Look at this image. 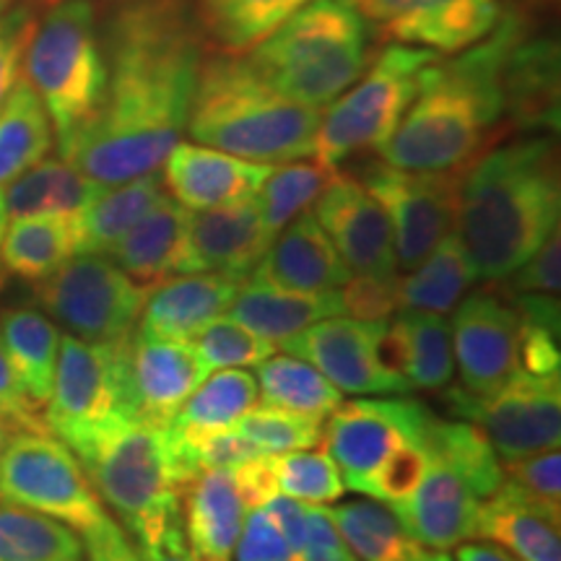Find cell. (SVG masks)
Masks as SVG:
<instances>
[{"label":"cell","instance_id":"6da1fadb","mask_svg":"<svg viewBox=\"0 0 561 561\" xmlns=\"http://www.w3.org/2000/svg\"><path fill=\"white\" fill-rule=\"evenodd\" d=\"M107 89L62 159L100 185L157 172L180 144L203 66L191 0H121L102 39Z\"/></svg>","mask_w":561,"mask_h":561},{"label":"cell","instance_id":"7a4b0ae2","mask_svg":"<svg viewBox=\"0 0 561 561\" xmlns=\"http://www.w3.org/2000/svg\"><path fill=\"white\" fill-rule=\"evenodd\" d=\"M528 30V16L504 9L496 30L455 58L430 60L419 89L380 157L411 172H450L486 149L504 123V62Z\"/></svg>","mask_w":561,"mask_h":561},{"label":"cell","instance_id":"3957f363","mask_svg":"<svg viewBox=\"0 0 561 561\" xmlns=\"http://www.w3.org/2000/svg\"><path fill=\"white\" fill-rule=\"evenodd\" d=\"M557 144L528 136L481 151L460 170L455 234L476 278L500 280L520 268L559 229Z\"/></svg>","mask_w":561,"mask_h":561},{"label":"cell","instance_id":"277c9868","mask_svg":"<svg viewBox=\"0 0 561 561\" xmlns=\"http://www.w3.org/2000/svg\"><path fill=\"white\" fill-rule=\"evenodd\" d=\"M320 117L273 89L248 58L219 53L203 60L185 130L231 157L280 164L312 157Z\"/></svg>","mask_w":561,"mask_h":561},{"label":"cell","instance_id":"5b68a950","mask_svg":"<svg viewBox=\"0 0 561 561\" xmlns=\"http://www.w3.org/2000/svg\"><path fill=\"white\" fill-rule=\"evenodd\" d=\"M248 60L284 96L325 110L367 70V26L348 0H312L257 42Z\"/></svg>","mask_w":561,"mask_h":561},{"label":"cell","instance_id":"8992f818","mask_svg":"<svg viewBox=\"0 0 561 561\" xmlns=\"http://www.w3.org/2000/svg\"><path fill=\"white\" fill-rule=\"evenodd\" d=\"M102 504L115 510L130 541L140 546L174 510L182 479L164 426L125 419L94 434L73 453Z\"/></svg>","mask_w":561,"mask_h":561},{"label":"cell","instance_id":"52a82bcc","mask_svg":"<svg viewBox=\"0 0 561 561\" xmlns=\"http://www.w3.org/2000/svg\"><path fill=\"white\" fill-rule=\"evenodd\" d=\"M26 76L45 104L60 157L73 144L107 89V60L91 0H60L34 26L24 55Z\"/></svg>","mask_w":561,"mask_h":561},{"label":"cell","instance_id":"ba28073f","mask_svg":"<svg viewBox=\"0 0 561 561\" xmlns=\"http://www.w3.org/2000/svg\"><path fill=\"white\" fill-rule=\"evenodd\" d=\"M437 53L396 45L377 55L354 87L322 112L312 157L335 167L362 151H380L388 144L419 89V76Z\"/></svg>","mask_w":561,"mask_h":561},{"label":"cell","instance_id":"9c48e42d","mask_svg":"<svg viewBox=\"0 0 561 561\" xmlns=\"http://www.w3.org/2000/svg\"><path fill=\"white\" fill-rule=\"evenodd\" d=\"M125 419H138L130 390V339L91 343L60 335L53 392L45 405L47 432L76 453L94 434Z\"/></svg>","mask_w":561,"mask_h":561},{"label":"cell","instance_id":"30bf717a","mask_svg":"<svg viewBox=\"0 0 561 561\" xmlns=\"http://www.w3.org/2000/svg\"><path fill=\"white\" fill-rule=\"evenodd\" d=\"M34 297L76 339L123 343L136 333L149 291L112 257L76 252L53 276L34 284Z\"/></svg>","mask_w":561,"mask_h":561},{"label":"cell","instance_id":"8fae6325","mask_svg":"<svg viewBox=\"0 0 561 561\" xmlns=\"http://www.w3.org/2000/svg\"><path fill=\"white\" fill-rule=\"evenodd\" d=\"M0 502L87 533L107 515L87 471L50 432H13L0 455Z\"/></svg>","mask_w":561,"mask_h":561},{"label":"cell","instance_id":"7c38bea8","mask_svg":"<svg viewBox=\"0 0 561 561\" xmlns=\"http://www.w3.org/2000/svg\"><path fill=\"white\" fill-rule=\"evenodd\" d=\"M460 170L411 172L385 161H371L359 174H354L388 214L398 268H416L455 231Z\"/></svg>","mask_w":561,"mask_h":561},{"label":"cell","instance_id":"4fadbf2b","mask_svg":"<svg viewBox=\"0 0 561 561\" xmlns=\"http://www.w3.org/2000/svg\"><path fill=\"white\" fill-rule=\"evenodd\" d=\"M450 405L460 419L473 421L486 434L500 462L559 447V375H530V371L517 369L491 396L479 398L462 388L453 390Z\"/></svg>","mask_w":561,"mask_h":561},{"label":"cell","instance_id":"5bb4252c","mask_svg":"<svg viewBox=\"0 0 561 561\" xmlns=\"http://www.w3.org/2000/svg\"><path fill=\"white\" fill-rule=\"evenodd\" d=\"M432 421V413L405 392L371 401H341L328 424H322V442L343 473V486L369 496L371 479L385 458L405 439H424Z\"/></svg>","mask_w":561,"mask_h":561},{"label":"cell","instance_id":"9a60e30c","mask_svg":"<svg viewBox=\"0 0 561 561\" xmlns=\"http://www.w3.org/2000/svg\"><path fill=\"white\" fill-rule=\"evenodd\" d=\"M388 320H354L346 314L312 322L305 331L280 341L284 354L314 369L351 396H401L409 382L380 362V339Z\"/></svg>","mask_w":561,"mask_h":561},{"label":"cell","instance_id":"2e32d148","mask_svg":"<svg viewBox=\"0 0 561 561\" xmlns=\"http://www.w3.org/2000/svg\"><path fill=\"white\" fill-rule=\"evenodd\" d=\"M450 341L460 388L479 398L491 396L517 371L520 318L496 286H486L458 301Z\"/></svg>","mask_w":561,"mask_h":561},{"label":"cell","instance_id":"e0dca14e","mask_svg":"<svg viewBox=\"0 0 561 561\" xmlns=\"http://www.w3.org/2000/svg\"><path fill=\"white\" fill-rule=\"evenodd\" d=\"M396 45L455 55L489 37L502 19L496 0H348Z\"/></svg>","mask_w":561,"mask_h":561},{"label":"cell","instance_id":"ac0fdd59","mask_svg":"<svg viewBox=\"0 0 561 561\" xmlns=\"http://www.w3.org/2000/svg\"><path fill=\"white\" fill-rule=\"evenodd\" d=\"M312 214L351 273L398 276L396 240L388 214L354 174L335 172L314 201Z\"/></svg>","mask_w":561,"mask_h":561},{"label":"cell","instance_id":"d6986e66","mask_svg":"<svg viewBox=\"0 0 561 561\" xmlns=\"http://www.w3.org/2000/svg\"><path fill=\"white\" fill-rule=\"evenodd\" d=\"M273 237L265 231L255 198L191 210L178 257L180 273H221L248 280Z\"/></svg>","mask_w":561,"mask_h":561},{"label":"cell","instance_id":"ffe728a7","mask_svg":"<svg viewBox=\"0 0 561 561\" xmlns=\"http://www.w3.org/2000/svg\"><path fill=\"white\" fill-rule=\"evenodd\" d=\"M426 450L430 462L424 479L403 502L390 504V510L421 549L450 551L476 536L481 500L450 462L432 447Z\"/></svg>","mask_w":561,"mask_h":561},{"label":"cell","instance_id":"44dd1931","mask_svg":"<svg viewBox=\"0 0 561 561\" xmlns=\"http://www.w3.org/2000/svg\"><path fill=\"white\" fill-rule=\"evenodd\" d=\"M161 167L167 195L187 210H206L255 198L276 164H261L210 146L180 140Z\"/></svg>","mask_w":561,"mask_h":561},{"label":"cell","instance_id":"7402d4cb","mask_svg":"<svg viewBox=\"0 0 561 561\" xmlns=\"http://www.w3.org/2000/svg\"><path fill=\"white\" fill-rule=\"evenodd\" d=\"M208 364L191 341L130 339V390L136 416L170 426L182 403L208 377Z\"/></svg>","mask_w":561,"mask_h":561},{"label":"cell","instance_id":"603a6c76","mask_svg":"<svg viewBox=\"0 0 561 561\" xmlns=\"http://www.w3.org/2000/svg\"><path fill=\"white\" fill-rule=\"evenodd\" d=\"M278 234L248 280L273 289L314 294L341 289L354 276L314 214L305 210Z\"/></svg>","mask_w":561,"mask_h":561},{"label":"cell","instance_id":"cb8c5ba5","mask_svg":"<svg viewBox=\"0 0 561 561\" xmlns=\"http://www.w3.org/2000/svg\"><path fill=\"white\" fill-rule=\"evenodd\" d=\"M242 284L221 273H180L167 278L146 297L136 333L144 339L191 341L229 310Z\"/></svg>","mask_w":561,"mask_h":561},{"label":"cell","instance_id":"d4e9b609","mask_svg":"<svg viewBox=\"0 0 561 561\" xmlns=\"http://www.w3.org/2000/svg\"><path fill=\"white\" fill-rule=\"evenodd\" d=\"M504 121L517 130L559 128V42L525 30L504 62Z\"/></svg>","mask_w":561,"mask_h":561},{"label":"cell","instance_id":"484cf974","mask_svg":"<svg viewBox=\"0 0 561 561\" xmlns=\"http://www.w3.org/2000/svg\"><path fill=\"white\" fill-rule=\"evenodd\" d=\"M380 362L392 375L403 377L411 390L447 388L455 375L450 322L445 314L398 310L385 325Z\"/></svg>","mask_w":561,"mask_h":561},{"label":"cell","instance_id":"4316f807","mask_svg":"<svg viewBox=\"0 0 561 561\" xmlns=\"http://www.w3.org/2000/svg\"><path fill=\"white\" fill-rule=\"evenodd\" d=\"M182 525L195 561H229L248 515L234 476L224 468L203 471L182 489Z\"/></svg>","mask_w":561,"mask_h":561},{"label":"cell","instance_id":"83f0119b","mask_svg":"<svg viewBox=\"0 0 561 561\" xmlns=\"http://www.w3.org/2000/svg\"><path fill=\"white\" fill-rule=\"evenodd\" d=\"M473 538L502 546L520 561H561L559 517L507 481L481 502Z\"/></svg>","mask_w":561,"mask_h":561},{"label":"cell","instance_id":"f1b7e54d","mask_svg":"<svg viewBox=\"0 0 561 561\" xmlns=\"http://www.w3.org/2000/svg\"><path fill=\"white\" fill-rule=\"evenodd\" d=\"M191 210L164 195L107 255L146 291L178 276V257Z\"/></svg>","mask_w":561,"mask_h":561},{"label":"cell","instance_id":"f546056e","mask_svg":"<svg viewBox=\"0 0 561 561\" xmlns=\"http://www.w3.org/2000/svg\"><path fill=\"white\" fill-rule=\"evenodd\" d=\"M229 318L271 343L291 339L312 322L343 314L341 294L335 291H286L244 280L229 305Z\"/></svg>","mask_w":561,"mask_h":561},{"label":"cell","instance_id":"4dcf8cb0","mask_svg":"<svg viewBox=\"0 0 561 561\" xmlns=\"http://www.w3.org/2000/svg\"><path fill=\"white\" fill-rule=\"evenodd\" d=\"M0 341L21 388L42 411L53 392L60 351L58 325L34 307H9L0 312Z\"/></svg>","mask_w":561,"mask_h":561},{"label":"cell","instance_id":"1f68e13d","mask_svg":"<svg viewBox=\"0 0 561 561\" xmlns=\"http://www.w3.org/2000/svg\"><path fill=\"white\" fill-rule=\"evenodd\" d=\"M164 195V182L157 172L123 182V185L102 187L94 201L73 219L79 252L107 255Z\"/></svg>","mask_w":561,"mask_h":561},{"label":"cell","instance_id":"d6a6232c","mask_svg":"<svg viewBox=\"0 0 561 561\" xmlns=\"http://www.w3.org/2000/svg\"><path fill=\"white\" fill-rule=\"evenodd\" d=\"M102 187L66 159H42L32 170L9 182L3 198L9 219L47 214L76 219Z\"/></svg>","mask_w":561,"mask_h":561},{"label":"cell","instance_id":"836d02e7","mask_svg":"<svg viewBox=\"0 0 561 561\" xmlns=\"http://www.w3.org/2000/svg\"><path fill=\"white\" fill-rule=\"evenodd\" d=\"M79 252L70 216H21L11 219L0 242L3 268L21 280L39 284Z\"/></svg>","mask_w":561,"mask_h":561},{"label":"cell","instance_id":"e575fe53","mask_svg":"<svg viewBox=\"0 0 561 561\" xmlns=\"http://www.w3.org/2000/svg\"><path fill=\"white\" fill-rule=\"evenodd\" d=\"M476 280V271L458 234H450L434 248L405 278L398 276V310H421L447 314L458 307Z\"/></svg>","mask_w":561,"mask_h":561},{"label":"cell","instance_id":"d590c367","mask_svg":"<svg viewBox=\"0 0 561 561\" xmlns=\"http://www.w3.org/2000/svg\"><path fill=\"white\" fill-rule=\"evenodd\" d=\"M312 0H195L201 30L221 53H250Z\"/></svg>","mask_w":561,"mask_h":561},{"label":"cell","instance_id":"8d00e7d4","mask_svg":"<svg viewBox=\"0 0 561 561\" xmlns=\"http://www.w3.org/2000/svg\"><path fill=\"white\" fill-rule=\"evenodd\" d=\"M55 130L45 104L26 79H19L0 107V185L32 170L53 151Z\"/></svg>","mask_w":561,"mask_h":561},{"label":"cell","instance_id":"74e56055","mask_svg":"<svg viewBox=\"0 0 561 561\" xmlns=\"http://www.w3.org/2000/svg\"><path fill=\"white\" fill-rule=\"evenodd\" d=\"M261 398L255 375L248 369H216L193 396L182 403L178 416L172 419L170 430L178 434H206L234 430L237 421L252 411Z\"/></svg>","mask_w":561,"mask_h":561},{"label":"cell","instance_id":"f35d334b","mask_svg":"<svg viewBox=\"0 0 561 561\" xmlns=\"http://www.w3.org/2000/svg\"><path fill=\"white\" fill-rule=\"evenodd\" d=\"M325 510L335 530L359 561H419L424 553L388 504L356 500Z\"/></svg>","mask_w":561,"mask_h":561},{"label":"cell","instance_id":"ab89813d","mask_svg":"<svg viewBox=\"0 0 561 561\" xmlns=\"http://www.w3.org/2000/svg\"><path fill=\"white\" fill-rule=\"evenodd\" d=\"M255 380L265 405L301 416L328 419L343 401V392L333 382H328L312 364L291 354H273L257 364Z\"/></svg>","mask_w":561,"mask_h":561},{"label":"cell","instance_id":"60d3db41","mask_svg":"<svg viewBox=\"0 0 561 561\" xmlns=\"http://www.w3.org/2000/svg\"><path fill=\"white\" fill-rule=\"evenodd\" d=\"M0 561H83V543L68 525L3 502Z\"/></svg>","mask_w":561,"mask_h":561},{"label":"cell","instance_id":"b9f144b4","mask_svg":"<svg viewBox=\"0 0 561 561\" xmlns=\"http://www.w3.org/2000/svg\"><path fill=\"white\" fill-rule=\"evenodd\" d=\"M424 442L426 447H432L434 453H439L450 462L481 502L504 483L502 462L496 458L486 434L473 421L434 419Z\"/></svg>","mask_w":561,"mask_h":561},{"label":"cell","instance_id":"7bdbcfd3","mask_svg":"<svg viewBox=\"0 0 561 561\" xmlns=\"http://www.w3.org/2000/svg\"><path fill=\"white\" fill-rule=\"evenodd\" d=\"M335 170L314 161H286V167H273L261 191L255 195L263 227L276 240L278 231L314 206L320 193L331 182Z\"/></svg>","mask_w":561,"mask_h":561},{"label":"cell","instance_id":"ee69618b","mask_svg":"<svg viewBox=\"0 0 561 561\" xmlns=\"http://www.w3.org/2000/svg\"><path fill=\"white\" fill-rule=\"evenodd\" d=\"M273 471L280 494L305 504H331L343 496V479L333 458L320 450H294L273 455Z\"/></svg>","mask_w":561,"mask_h":561},{"label":"cell","instance_id":"f6af8a7d","mask_svg":"<svg viewBox=\"0 0 561 561\" xmlns=\"http://www.w3.org/2000/svg\"><path fill=\"white\" fill-rule=\"evenodd\" d=\"M237 432L261 447L263 455H284L294 450H312L322 442V419L261 405L237 421Z\"/></svg>","mask_w":561,"mask_h":561},{"label":"cell","instance_id":"bcb514c9","mask_svg":"<svg viewBox=\"0 0 561 561\" xmlns=\"http://www.w3.org/2000/svg\"><path fill=\"white\" fill-rule=\"evenodd\" d=\"M195 348L206 359L208 369H244L257 367V364L273 356L276 343L261 339L244 328L242 322L231 320L229 314L210 320L203 331L195 335Z\"/></svg>","mask_w":561,"mask_h":561},{"label":"cell","instance_id":"7dc6e473","mask_svg":"<svg viewBox=\"0 0 561 561\" xmlns=\"http://www.w3.org/2000/svg\"><path fill=\"white\" fill-rule=\"evenodd\" d=\"M504 481L530 502L541 504L553 517H561V455L559 447L525 458L502 460Z\"/></svg>","mask_w":561,"mask_h":561},{"label":"cell","instance_id":"c3c4849f","mask_svg":"<svg viewBox=\"0 0 561 561\" xmlns=\"http://www.w3.org/2000/svg\"><path fill=\"white\" fill-rule=\"evenodd\" d=\"M426 462H430V450H426L424 439H405L392 450L380 468H377L375 479H371L369 496L377 502L390 504L403 502L419 481L424 479Z\"/></svg>","mask_w":561,"mask_h":561},{"label":"cell","instance_id":"681fc988","mask_svg":"<svg viewBox=\"0 0 561 561\" xmlns=\"http://www.w3.org/2000/svg\"><path fill=\"white\" fill-rule=\"evenodd\" d=\"M561 237L559 229L510 276L494 280L496 289L504 297L515 294H546V297H559L561 284Z\"/></svg>","mask_w":561,"mask_h":561},{"label":"cell","instance_id":"f907efd6","mask_svg":"<svg viewBox=\"0 0 561 561\" xmlns=\"http://www.w3.org/2000/svg\"><path fill=\"white\" fill-rule=\"evenodd\" d=\"M37 26L30 5H13L0 16V107L21 79L26 47Z\"/></svg>","mask_w":561,"mask_h":561},{"label":"cell","instance_id":"816d5d0a","mask_svg":"<svg viewBox=\"0 0 561 561\" xmlns=\"http://www.w3.org/2000/svg\"><path fill=\"white\" fill-rule=\"evenodd\" d=\"M343 314L354 320H390L398 312V276H359L354 273L339 289Z\"/></svg>","mask_w":561,"mask_h":561},{"label":"cell","instance_id":"f5cc1de1","mask_svg":"<svg viewBox=\"0 0 561 561\" xmlns=\"http://www.w3.org/2000/svg\"><path fill=\"white\" fill-rule=\"evenodd\" d=\"M237 561H294L291 546L265 507H252L234 546Z\"/></svg>","mask_w":561,"mask_h":561},{"label":"cell","instance_id":"db71d44e","mask_svg":"<svg viewBox=\"0 0 561 561\" xmlns=\"http://www.w3.org/2000/svg\"><path fill=\"white\" fill-rule=\"evenodd\" d=\"M0 416L9 421L16 432H47L45 413L30 401V396L13 375L3 341H0Z\"/></svg>","mask_w":561,"mask_h":561},{"label":"cell","instance_id":"11a10c76","mask_svg":"<svg viewBox=\"0 0 561 561\" xmlns=\"http://www.w3.org/2000/svg\"><path fill=\"white\" fill-rule=\"evenodd\" d=\"M559 333L538 322L520 320V343H517V369L530 375H559Z\"/></svg>","mask_w":561,"mask_h":561},{"label":"cell","instance_id":"9f6ffc18","mask_svg":"<svg viewBox=\"0 0 561 561\" xmlns=\"http://www.w3.org/2000/svg\"><path fill=\"white\" fill-rule=\"evenodd\" d=\"M294 561H359L354 557V551L348 549L346 541L341 538V533L335 530V525L328 515V510L310 507V528H307V541L301 546V551L294 557Z\"/></svg>","mask_w":561,"mask_h":561},{"label":"cell","instance_id":"6f0895ef","mask_svg":"<svg viewBox=\"0 0 561 561\" xmlns=\"http://www.w3.org/2000/svg\"><path fill=\"white\" fill-rule=\"evenodd\" d=\"M83 561H140L136 543L121 523L104 515L94 528L81 533Z\"/></svg>","mask_w":561,"mask_h":561},{"label":"cell","instance_id":"680465c9","mask_svg":"<svg viewBox=\"0 0 561 561\" xmlns=\"http://www.w3.org/2000/svg\"><path fill=\"white\" fill-rule=\"evenodd\" d=\"M136 549L140 561H195L185 536V525H182V507L174 510L149 541L136 546Z\"/></svg>","mask_w":561,"mask_h":561},{"label":"cell","instance_id":"91938a15","mask_svg":"<svg viewBox=\"0 0 561 561\" xmlns=\"http://www.w3.org/2000/svg\"><path fill=\"white\" fill-rule=\"evenodd\" d=\"M231 476H234L237 486L242 491V500L248 504V510L263 507L273 494H278L276 471H273V455H257V458L237 466Z\"/></svg>","mask_w":561,"mask_h":561},{"label":"cell","instance_id":"94428289","mask_svg":"<svg viewBox=\"0 0 561 561\" xmlns=\"http://www.w3.org/2000/svg\"><path fill=\"white\" fill-rule=\"evenodd\" d=\"M263 507L271 512V517L276 520L280 533L286 536V541H289L291 553L297 557V553L301 551V546H305V541H307L312 504L291 500V496H286V494H273L271 500L263 504Z\"/></svg>","mask_w":561,"mask_h":561},{"label":"cell","instance_id":"6125c7cd","mask_svg":"<svg viewBox=\"0 0 561 561\" xmlns=\"http://www.w3.org/2000/svg\"><path fill=\"white\" fill-rule=\"evenodd\" d=\"M455 561H520L517 557H512L507 549L502 546L491 543V541H466L460 546H455Z\"/></svg>","mask_w":561,"mask_h":561},{"label":"cell","instance_id":"be15d7a7","mask_svg":"<svg viewBox=\"0 0 561 561\" xmlns=\"http://www.w3.org/2000/svg\"><path fill=\"white\" fill-rule=\"evenodd\" d=\"M16 432L13 430V426L9 424V421H5L3 416H0V455H3V450H5V445H9V439H11V434Z\"/></svg>","mask_w":561,"mask_h":561},{"label":"cell","instance_id":"e7e4bbea","mask_svg":"<svg viewBox=\"0 0 561 561\" xmlns=\"http://www.w3.org/2000/svg\"><path fill=\"white\" fill-rule=\"evenodd\" d=\"M419 561H453L450 557H447L445 551H434V553H421V559Z\"/></svg>","mask_w":561,"mask_h":561},{"label":"cell","instance_id":"03108f58","mask_svg":"<svg viewBox=\"0 0 561 561\" xmlns=\"http://www.w3.org/2000/svg\"><path fill=\"white\" fill-rule=\"evenodd\" d=\"M11 3H13V0H0V16H3V13L11 9Z\"/></svg>","mask_w":561,"mask_h":561},{"label":"cell","instance_id":"003e7915","mask_svg":"<svg viewBox=\"0 0 561 561\" xmlns=\"http://www.w3.org/2000/svg\"><path fill=\"white\" fill-rule=\"evenodd\" d=\"M5 227H9V224H0V242H3V231H5ZM0 276H3V261H0Z\"/></svg>","mask_w":561,"mask_h":561}]
</instances>
